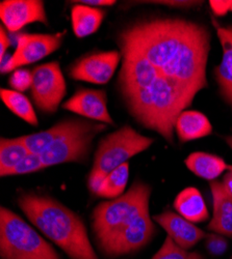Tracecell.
I'll return each instance as SVG.
<instances>
[{"instance_id": "6da1fadb", "label": "cell", "mask_w": 232, "mask_h": 259, "mask_svg": "<svg viewBox=\"0 0 232 259\" xmlns=\"http://www.w3.org/2000/svg\"><path fill=\"white\" fill-rule=\"evenodd\" d=\"M119 45L142 54L167 79L196 96L207 88L208 29L183 19L143 20L125 28Z\"/></svg>"}, {"instance_id": "7a4b0ae2", "label": "cell", "mask_w": 232, "mask_h": 259, "mask_svg": "<svg viewBox=\"0 0 232 259\" xmlns=\"http://www.w3.org/2000/svg\"><path fill=\"white\" fill-rule=\"evenodd\" d=\"M122 67L119 89L130 114L145 127L173 143L178 116L193 103L195 96L163 77L142 54L120 46Z\"/></svg>"}, {"instance_id": "3957f363", "label": "cell", "mask_w": 232, "mask_h": 259, "mask_svg": "<svg viewBox=\"0 0 232 259\" xmlns=\"http://www.w3.org/2000/svg\"><path fill=\"white\" fill-rule=\"evenodd\" d=\"M18 205L26 218L70 259H99L79 215L52 197L22 193Z\"/></svg>"}, {"instance_id": "277c9868", "label": "cell", "mask_w": 232, "mask_h": 259, "mask_svg": "<svg viewBox=\"0 0 232 259\" xmlns=\"http://www.w3.org/2000/svg\"><path fill=\"white\" fill-rule=\"evenodd\" d=\"M150 195V186L138 181L122 196L101 202L94 208L92 226L100 248L141 214L149 211Z\"/></svg>"}, {"instance_id": "5b68a950", "label": "cell", "mask_w": 232, "mask_h": 259, "mask_svg": "<svg viewBox=\"0 0 232 259\" xmlns=\"http://www.w3.org/2000/svg\"><path fill=\"white\" fill-rule=\"evenodd\" d=\"M153 142V138L138 133L129 125H125L104 137L95 153L93 167L88 178L89 190L95 194L109 174L148 149Z\"/></svg>"}, {"instance_id": "8992f818", "label": "cell", "mask_w": 232, "mask_h": 259, "mask_svg": "<svg viewBox=\"0 0 232 259\" xmlns=\"http://www.w3.org/2000/svg\"><path fill=\"white\" fill-rule=\"evenodd\" d=\"M2 259H61L54 248L16 212L0 209Z\"/></svg>"}, {"instance_id": "52a82bcc", "label": "cell", "mask_w": 232, "mask_h": 259, "mask_svg": "<svg viewBox=\"0 0 232 259\" xmlns=\"http://www.w3.org/2000/svg\"><path fill=\"white\" fill-rule=\"evenodd\" d=\"M107 128L105 123L79 119L70 132L62 135L40 155L46 168L64 163L87 161L95 136Z\"/></svg>"}, {"instance_id": "ba28073f", "label": "cell", "mask_w": 232, "mask_h": 259, "mask_svg": "<svg viewBox=\"0 0 232 259\" xmlns=\"http://www.w3.org/2000/svg\"><path fill=\"white\" fill-rule=\"evenodd\" d=\"M31 97L42 112L54 113L67 93V85L59 63L51 61L32 70Z\"/></svg>"}, {"instance_id": "9c48e42d", "label": "cell", "mask_w": 232, "mask_h": 259, "mask_svg": "<svg viewBox=\"0 0 232 259\" xmlns=\"http://www.w3.org/2000/svg\"><path fill=\"white\" fill-rule=\"evenodd\" d=\"M66 31L54 34H20L15 53L2 64V74L14 72L52 54L61 46Z\"/></svg>"}, {"instance_id": "30bf717a", "label": "cell", "mask_w": 232, "mask_h": 259, "mask_svg": "<svg viewBox=\"0 0 232 259\" xmlns=\"http://www.w3.org/2000/svg\"><path fill=\"white\" fill-rule=\"evenodd\" d=\"M156 232L150 212L147 211L122 229L111 242L100 249L105 255L111 257L130 254L148 245Z\"/></svg>"}, {"instance_id": "8fae6325", "label": "cell", "mask_w": 232, "mask_h": 259, "mask_svg": "<svg viewBox=\"0 0 232 259\" xmlns=\"http://www.w3.org/2000/svg\"><path fill=\"white\" fill-rule=\"evenodd\" d=\"M122 54L119 51H105L88 54L79 58L69 70L72 79L103 85L113 78Z\"/></svg>"}, {"instance_id": "7c38bea8", "label": "cell", "mask_w": 232, "mask_h": 259, "mask_svg": "<svg viewBox=\"0 0 232 259\" xmlns=\"http://www.w3.org/2000/svg\"><path fill=\"white\" fill-rule=\"evenodd\" d=\"M0 19L11 32H17L35 22L48 24L44 2L6 0L0 4Z\"/></svg>"}, {"instance_id": "4fadbf2b", "label": "cell", "mask_w": 232, "mask_h": 259, "mask_svg": "<svg viewBox=\"0 0 232 259\" xmlns=\"http://www.w3.org/2000/svg\"><path fill=\"white\" fill-rule=\"evenodd\" d=\"M61 107L86 118L114 124L109 112L107 93L103 90H78Z\"/></svg>"}, {"instance_id": "5bb4252c", "label": "cell", "mask_w": 232, "mask_h": 259, "mask_svg": "<svg viewBox=\"0 0 232 259\" xmlns=\"http://www.w3.org/2000/svg\"><path fill=\"white\" fill-rule=\"evenodd\" d=\"M153 220L164 229L168 237H170L178 247L187 251L206 236L201 228L172 210H164L154 215Z\"/></svg>"}, {"instance_id": "9a60e30c", "label": "cell", "mask_w": 232, "mask_h": 259, "mask_svg": "<svg viewBox=\"0 0 232 259\" xmlns=\"http://www.w3.org/2000/svg\"><path fill=\"white\" fill-rule=\"evenodd\" d=\"M214 213L208 230L232 239V195L222 182H210Z\"/></svg>"}, {"instance_id": "2e32d148", "label": "cell", "mask_w": 232, "mask_h": 259, "mask_svg": "<svg viewBox=\"0 0 232 259\" xmlns=\"http://www.w3.org/2000/svg\"><path fill=\"white\" fill-rule=\"evenodd\" d=\"M216 27L223 54L214 74L221 96L232 108V26L225 27L216 24Z\"/></svg>"}, {"instance_id": "e0dca14e", "label": "cell", "mask_w": 232, "mask_h": 259, "mask_svg": "<svg viewBox=\"0 0 232 259\" xmlns=\"http://www.w3.org/2000/svg\"><path fill=\"white\" fill-rule=\"evenodd\" d=\"M175 210L192 223H202L209 219V212L201 192L188 187L179 192L174 200Z\"/></svg>"}, {"instance_id": "ac0fdd59", "label": "cell", "mask_w": 232, "mask_h": 259, "mask_svg": "<svg viewBox=\"0 0 232 259\" xmlns=\"http://www.w3.org/2000/svg\"><path fill=\"white\" fill-rule=\"evenodd\" d=\"M187 169L200 179L214 182L224 172L232 170V165L217 155L204 152H195L188 155L184 161Z\"/></svg>"}, {"instance_id": "d6986e66", "label": "cell", "mask_w": 232, "mask_h": 259, "mask_svg": "<svg viewBox=\"0 0 232 259\" xmlns=\"http://www.w3.org/2000/svg\"><path fill=\"white\" fill-rule=\"evenodd\" d=\"M175 130L181 143L209 136L213 133V125L202 112L185 110L177 118Z\"/></svg>"}, {"instance_id": "ffe728a7", "label": "cell", "mask_w": 232, "mask_h": 259, "mask_svg": "<svg viewBox=\"0 0 232 259\" xmlns=\"http://www.w3.org/2000/svg\"><path fill=\"white\" fill-rule=\"evenodd\" d=\"M105 12L98 8L75 5L71 11V22L74 34L82 38L95 33L101 26Z\"/></svg>"}, {"instance_id": "44dd1931", "label": "cell", "mask_w": 232, "mask_h": 259, "mask_svg": "<svg viewBox=\"0 0 232 259\" xmlns=\"http://www.w3.org/2000/svg\"><path fill=\"white\" fill-rule=\"evenodd\" d=\"M79 119L69 118L61 120L51 126L45 131H41L39 133L30 134L22 136V139L29 149L30 153L41 155L46 148H48L51 144H53L58 138L62 135L70 132L71 130L77 124Z\"/></svg>"}, {"instance_id": "7402d4cb", "label": "cell", "mask_w": 232, "mask_h": 259, "mask_svg": "<svg viewBox=\"0 0 232 259\" xmlns=\"http://www.w3.org/2000/svg\"><path fill=\"white\" fill-rule=\"evenodd\" d=\"M22 136L18 138H2L0 140V176L10 177L13 169L28 154Z\"/></svg>"}, {"instance_id": "603a6c76", "label": "cell", "mask_w": 232, "mask_h": 259, "mask_svg": "<svg viewBox=\"0 0 232 259\" xmlns=\"http://www.w3.org/2000/svg\"><path fill=\"white\" fill-rule=\"evenodd\" d=\"M129 179V164L125 163L113 170L98 187L95 195L101 198L116 199L124 194Z\"/></svg>"}, {"instance_id": "cb8c5ba5", "label": "cell", "mask_w": 232, "mask_h": 259, "mask_svg": "<svg viewBox=\"0 0 232 259\" xmlns=\"http://www.w3.org/2000/svg\"><path fill=\"white\" fill-rule=\"evenodd\" d=\"M0 97H2L5 105L15 115L31 125H38L39 120L34 106L29 99L23 95V93H19L14 90L2 89Z\"/></svg>"}, {"instance_id": "d4e9b609", "label": "cell", "mask_w": 232, "mask_h": 259, "mask_svg": "<svg viewBox=\"0 0 232 259\" xmlns=\"http://www.w3.org/2000/svg\"><path fill=\"white\" fill-rule=\"evenodd\" d=\"M151 259H204V257L196 252H188L178 247L170 237H165V240Z\"/></svg>"}, {"instance_id": "484cf974", "label": "cell", "mask_w": 232, "mask_h": 259, "mask_svg": "<svg viewBox=\"0 0 232 259\" xmlns=\"http://www.w3.org/2000/svg\"><path fill=\"white\" fill-rule=\"evenodd\" d=\"M46 169L43 162L41 160L40 155L29 153L22 161H21L12 171L10 177L13 176H23V175H29L35 174V172L42 171Z\"/></svg>"}, {"instance_id": "4316f807", "label": "cell", "mask_w": 232, "mask_h": 259, "mask_svg": "<svg viewBox=\"0 0 232 259\" xmlns=\"http://www.w3.org/2000/svg\"><path fill=\"white\" fill-rule=\"evenodd\" d=\"M11 88L19 93H24L31 88L32 84V71L28 69H18L14 71L9 79Z\"/></svg>"}, {"instance_id": "83f0119b", "label": "cell", "mask_w": 232, "mask_h": 259, "mask_svg": "<svg viewBox=\"0 0 232 259\" xmlns=\"http://www.w3.org/2000/svg\"><path fill=\"white\" fill-rule=\"evenodd\" d=\"M204 247L206 251L213 256H221L228 249V241L226 236L219 233H208L204 239Z\"/></svg>"}, {"instance_id": "f1b7e54d", "label": "cell", "mask_w": 232, "mask_h": 259, "mask_svg": "<svg viewBox=\"0 0 232 259\" xmlns=\"http://www.w3.org/2000/svg\"><path fill=\"white\" fill-rule=\"evenodd\" d=\"M209 7L212 9L215 15L217 16H225L231 10V2L227 0H210Z\"/></svg>"}, {"instance_id": "f546056e", "label": "cell", "mask_w": 232, "mask_h": 259, "mask_svg": "<svg viewBox=\"0 0 232 259\" xmlns=\"http://www.w3.org/2000/svg\"><path fill=\"white\" fill-rule=\"evenodd\" d=\"M10 45H11L10 38L6 32L5 27L2 26V28H0V60L2 61L5 59L6 52L10 47Z\"/></svg>"}, {"instance_id": "4dcf8cb0", "label": "cell", "mask_w": 232, "mask_h": 259, "mask_svg": "<svg viewBox=\"0 0 232 259\" xmlns=\"http://www.w3.org/2000/svg\"><path fill=\"white\" fill-rule=\"evenodd\" d=\"M74 4H80L84 6H89V7H111L116 4L114 0H80V2H74Z\"/></svg>"}, {"instance_id": "1f68e13d", "label": "cell", "mask_w": 232, "mask_h": 259, "mask_svg": "<svg viewBox=\"0 0 232 259\" xmlns=\"http://www.w3.org/2000/svg\"><path fill=\"white\" fill-rule=\"evenodd\" d=\"M222 183L225 186V188L227 189V191L232 195V170H229L226 172L223 177Z\"/></svg>"}, {"instance_id": "d6a6232c", "label": "cell", "mask_w": 232, "mask_h": 259, "mask_svg": "<svg viewBox=\"0 0 232 259\" xmlns=\"http://www.w3.org/2000/svg\"><path fill=\"white\" fill-rule=\"evenodd\" d=\"M224 139H225V142L227 143V145L232 149V136H225Z\"/></svg>"}, {"instance_id": "836d02e7", "label": "cell", "mask_w": 232, "mask_h": 259, "mask_svg": "<svg viewBox=\"0 0 232 259\" xmlns=\"http://www.w3.org/2000/svg\"><path fill=\"white\" fill-rule=\"evenodd\" d=\"M231 12H232V2H231V10H230Z\"/></svg>"}, {"instance_id": "e575fe53", "label": "cell", "mask_w": 232, "mask_h": 259, "mask_svg": "<svg viewBox=\"0 0 232 259\" xmlns=\"http://www.w3.org/2000/svg\"><path fill=\"white\" fill-rule=\"evenodd\" d=\"M231 259H232V258H231Z\"/></svg>"}]
</instances>
